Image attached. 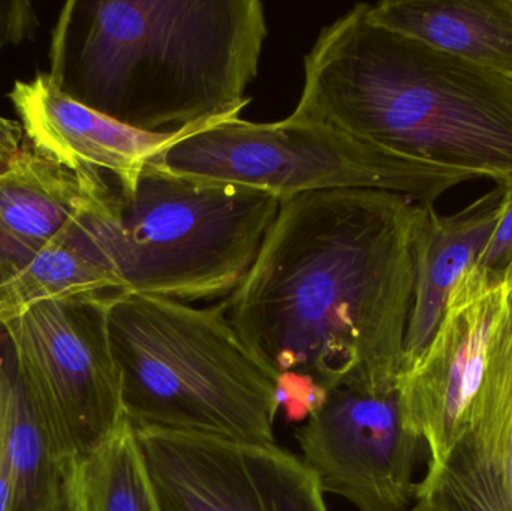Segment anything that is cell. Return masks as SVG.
I'll list each match as a JSON object with an SVG mask.
<instances>
[{
	"instance_id": "6da1fadb",
	"label": "cell",
	"mask_w": 512,
	"mask_h": 511,
	"mask_svg": "<svg viewBox=\"0 0 512 511\" xmlns=\"http://www.w3.org/2000/svg\"><path fill=\"white\" fill-rule=\"evenodd\" d=\"M420 204L375 189L280 201L258 257L225 300L249 350L279 375L396 389L414 297Z\"/></svg>"
},
{
	"instance_id": "7a4b0ae2",
	"label": "cell",
	"mask_w": 512,
	"mask_h": 511,
	"mask_svg": "<svg viewBox=\"0 0 512 511\" xmlns=\"http://www.w3.org/2000/svg\"><path fill=\"white\" fill-rule=\"evenodd\" d=\"M291 117L474 179H512L511 78L376 26L366 3L319 33Z\"/></svg>"
},
{
	"instance_id": "3957f363",
	"label": "cell",
	"mask_w": 512,
	"mask_h": 511,
	"mask_svg": "<svg viewBox=\"0 0 512 511\" xmlns=\"http://www.w3.org/2000/svg\"><path fill=\"white\" fill-rule=\"evenodd\" d=\"M268 36L258 0L90 3L75 98L146 132L239 117Z\"/></svg>"
},
{
	"instance_id": "277c9868",
	"label": "cell",
	"mask_w": 512,
	"mask_h": 511,
	"mask_svg": "<svg viewBox=\"0 0 512 511\" xmlns=\"http://www.w3.org/2000/svg\"><path fill=\"white\" fill-rule=\"evenodd\" d=\"M108 335L123 417L135 428L276 444V372L242 341L225 303L116 293Z\"/></svg>"
},
{
	"instance_id": "5b68a950",
	"label": "cell",
	"mask_w": 512,
	"mask_h": 511,
	"mask_svg": "<svg viewBox=\"0 0 512 511\" xmlns=\"http://www.w3.org/2000/svg\"><path fill=\"white\" fill-rule=\"evenodd\" d=\"M279 198L147 164L134 191L110 192L102 224L122 293L179 302L230 296L258 257Z\"/></svg>"
},
{
	"instance_id": "8992f818",
	"label": "cell",
	"mask_w": 512,
	"mask_h": 511,
	"mask_svg": "<svg viewBox=\"0 0 512 511\" xmlns=\"http://www.w3.org/2000/svg\"><path fill=\"white\" fill-rule=\"evenodd\" d=\"M150 164L201 182L230 183L280 201L310 192L375 189L433 206L448 189L474 177L385 149L330 123L239 117L171 146Z\"/></svg>"
},
{
	"instance_id": "52a82bcc",
	"label": "cell",
	"mask_w": 512,
	"mask_h": 511,
	"mask_svg": "<svg viewBox=\"0 0 512 511\" xmlns=\"http://www.w3.org/2000/svg\"><path fill=\"white\" fill-rule=\"evenodd\" d=\"M114 294L45 300L0 321L66 473L123 420L108 335Z\"/></svg>"
},
{
	"instance_id": "ba28073f",
	"label": "cell",
	"mask_w": 512,
	"mask_h": 511,
	"mask_svg": "<svg viewBox=\"0 0 512 511\" xmlns=\"http://www.w3.org/2000/svg\"><path fill=\"white\" fill-rule=\"evenodd\" d=\"M294 437L324 494L357 511H409L417 503L415 470L426 444L409 423L397 387L331 390Z\"/></svg>"
},
{
	"instance_id": "9c48e42d",
	"label": "cell",
	"mask_w": 512,
	"mask_h": 511,
	"mask_svg": "<svg viewBox=\"0 0 512 511\" xmlns=\"http://www.w3.org/2000/svg\"><path fill=\"white\" fill-rule=\"evenodd\" d=\"M135 429L164 511H330L315 474L277 444Z\"/></svg>"
},
{
	"instance_id": "30bf717a",
	"label": "cell",
	"mask_w": 512,
	"mask_h": 511,
	"mask_svg": "<svg viewBox=\"0 0 512 511\" xmlns=\"http://www.w3.org/2000/svg\"><path fill=\"white\" fill-rule=\"evenodd\" d=\"M511 290L469 269L448 299L438 332L400 374L406 417L429 453L426 476L441 470L465 434L501 341Z\"/></svg>"
},
{
	"instance_id": "8fae6325",
	"label": "cell",
	"mask_w": 512,
	"mask_h": 511,
	"mask_svg": "<svg viewBox=\"0 0 512 511\" xmlns=\"http://www.w3.org/2000/svg\"><path fill=\"white\" fill-rule=\"evenodd\" d=\"M9 98L36 153L72 171H108L125 194L134 191L144 167L156 156L221 123H195L173 132L141 131L75 98L56 74L17 81Z\"/></svg>"
},
{
	"instance_id": "7c38bea8",
	"label": "cell",
	"mask_w": 512,
	"mask_h": 511,
	"mask_svg": "<svg viewBox=\"0 0 512 511\" xmlns=\"http://www.w3.org/2000/svg\"><path fill=\"white\" fill-rule=\"evenodd\" d=\"M421 511H512V290L510 311L465 434L441 470L418 483Z\"/></svg>"
},
{
	"instance_id": "4fadbf2b",
	"label": "cell",
	"mask_w": 512,
	"mask_h": 511,
	"mask_svg": "<svg viewBox=\"0 0 512 511\" xmlns=\"http://www.w3.org/2000/svg\"><path fill=\"white\" fill-rule=\"evenodd\" d=\"M501 194L496 185L493 191L450 216L439 215L433 206L418 207L412 240L414 297L402 372L423 356L444 320L454 287L483 254L495 227Z\"/></svg>"
},
{
	"instance_id": "5bb4252c",
	"label": "cell",
	"mask_w": 512,
	"mask_h": 511,
	"mask_svg": "<svg viewBox=\"0 0 512 511\" xmlns=\"http://www.w3.org/2000/svg\"><path fill=\"white\" fill-rule=\"evenodd\" d=\"M102 171L21 149L0 168V287L20 275L81 206Z\"/></svg>"
},
{
	"instance_id": "9a60e30c",
	"label": "cell",
	"mask_w": 512,
	"mask_h": 511,
	"mask_svg": "<svg viewBox=\"0 0 512 511\" xmlns=\"http://www.w3.org/2000/svg\"><path fill=\"white\" fill-rule=\"evenodd\" d=\"M111 188L102 173L35 260L0 287V321L45 300L122 293L105 242L102 212Z\"/></svg>"
},
{
	"instance_id": "2e32d148",
	"label": "cell",
	"mask_w": 512,
	"mask_h": 511,
	"mask_svg": "<svg viewBox=\"0 0 512 511\" xmlns=\"http://www.w3.org/2000/svg\"><path fill=\"white\" fill-rule=\"evenodd\" d=\"M366 17L512 80V0H385Z\"/></svg>"
},
{
	"instance_id": "e0dca14e",
	"label": "cell",
	"mask_w": 512,
	"mask_h": 511,
	"mask_svg": "<svg viewBox=\"0 0 512 511\" xmlns=\"http://www.w3.org/2000/svg\"><path fill=\"white\" fill-rule=\"evenodd\" d=\"M66 511H164L138 441L123 417L113 434L78 459L65 480Z\"/></svg>"
},
{
	"instance_id": "ac0fdd59",
	"label": "cell",
	"mask_w": 512,
	"mask_h": 511,
	"mask_svg": "<svg viewBox=\"0 0 512 511\" xmlns=\"http://www.w3.org/2000/svg\"><path fill=\"white\" fill-rule=\"evenodd\" d=\"M498 186L502 194L495 227L474 267L493 284L512 290V179Z\"/></svg>"
},
{
	"instance_id": "d6986e66",
	"label": "cell",
	"mask_w": 512,
	"mask_h": 511,
	"mask_svg": "<svg viewBox=\"0 0 512 511\" xmlns=\"http://www.w3.org/2000/svg\"><path fill=\"white\" fill-rule=\"evenodd\" d=\"M38 12L27 0H0V54L8 47L35 38Z\"/></svg>"
},
{
	"instance_id": "ffe728a7",
	"label": "cell",
	"mask_w": 512,
	"mask_h": 511,
	"mask_svg": "<svg viewBox=\"0 0 512 511\" xmlns=\"http://www.w3.org/2000/svg\"><path fill=\"white\" fill-rule=\"evenodd\" d=\"M11 353V342L0 324V511H12V503H14V473H12L8 438H6L5 404H3L6 368L11 359Z\"/></svg>"
},
{
	"instance_id": "44dd1931",
	"label": "cell",
	"mask_w": 512,
	"mask_h": 511,
	"mask_svg": "<svg viewBox=\"0 0 512 511\" xmlns=\"http://www.w3.org/2000/svg\"><path fill=\"white\" fill-rule=\"evenodd\" d=\"M23 135L20 122L0 116V168L5 167L20 152Z\"/></svg>"
},
{
	"instance_id": "7402d4cb",
	"label": "cell",
	"mask_w": 512,
	"mask_h": 511,
	"mask_svg": "<svg viewBox=\"0 0 512 511\" xmlns=\"http://www.w3.org/2000/svg\"><path fill=\"white\" fill-rule=\"evenodd\" d=\"M409 511H421V510H420V509H417V507H415V506H414V507H412V509H411V510H409Z\"/></svg>"
},
{
	"instance_id": "603a6c76",
	"label": "cell",
	"mask_w": 512,
	"mask_h": 511,
	"mask_svg": "<svg viewBox=\"0 0 512 511\" xmlns=\"http://www.w3.org/2000/svg\"><path fill=\"white\" fill-rule=\"evenodd\" d=\"M63 511H66V509H65V510H63Z\"/></svg>"
}]
</instances>
